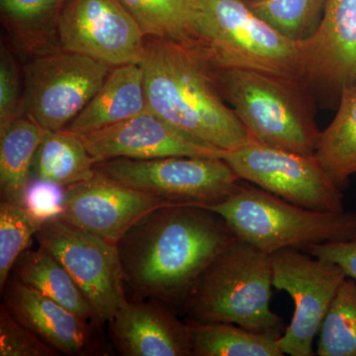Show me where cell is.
Masks as SVG:
<instances>
[{"label":"cell","mask_w":356,"mask_h":356,"mask_svg":"<svg viewBox=\"0 0 356 356\" xmlns=\"http://www.w3.org/2000/svg\"><path fill=\"white\" fill-rule=\"evenodd\" d=\"M236 238L214 211L170 205L143 218L117 248L125 281L134 289L182 306L205 269Z\"/></svg>","instance_id":"cell-1"},{"label":"cell","mask_w":356,"mask_h":356,"mask_svg":"<svg viewBox=\"0 0 356 356\" xmlns=\"http://www.w3.org/2000/svg\"><path fill=\"white\" fill-rule=\"evenodd\" d=\"M147 108L180 132L224 152L254 140L222 99L207 60L189 44L147 37Z\"/></svg>","instance_id":"cell-2"},{"label":"cell","mask_w":356,"mask_h":356,"mask_svg":"<svg viewBox=\"0 0 356 356\" xmlns=\"http://www.w3.org/2000/svg\"><path fill=\"white\" fill-rule=\"evenodd\" d=\"M327 0H248L250 10L281 35L305 41L317 30Z\"/></svg>","instance_id":"cell-26"},{"label":"cell","mask_w":356,"mask_h":356,"mask_svg":"<svg viewBox=\"0 0 356 356\" xmlns=\"http://www.w3.org/2000/svg\"><path fill=\"white\" fill-rule=\"evenodd\" d=\"M43 222L36 219L21 204L0 203V288H6L11 270Z\"/></svg>","instance_id":"cell-28"},{"label":"cell","mask_w":356,"mask_h":356,"mask_svg":"<svg viewBox=\"0 0 356 356\" xmlns=\"http://www.w3.org/2000/svg\"><path fill=\"white\" fill-rule=\"evenodd\" d=\"M315 156L343 189L356 175V86L341 91L336 116L321 131Z\"/></svg>","instance_id":"cell-23"},{"label":"cell","mask_w":356,"mask_h":356,"mask_svg":"<svg viewBox=\"0 0 356 356\" xmlns=\"http://www.w3.org/2000/svg\"><path fill=\"white\" fill-rule=\"evenodd\" d=\"M242 1H248V0H242Z\"/></svg>","instance_id":"cell-33"},{"label":"cell","mask_w":356,"mask_h":356,"mask_svg":"<svg viewBox=\"0 0 356 356\" xmlns=\"http://www.w3.org/2000/svg\"><path fill=\"white\" fill-rule=\"evenodd\" d=\"M312 255L334 262L356 282V238L343 242L318 243L304 250Z\"/></svg>","instance_id":"cell-32"},{"label":"cell","mask_w":356,"mask_h":356,"mask_svg":"<svg viewBox=\"0 0 356 356\" xmlns=\"http://www.w3.org/2000/svg\"><path fill=\"white\" fill-rule=\"evenodd\" d=\"M24 76L13 51H0V129L23 117Z\"/></svg>","instance_id":"cell-29"},{"label":"cell","mask_w":356,"mask_h":356,"mask_svg":"<svg viewBox=\"0 0 356 356\" xmlns=\"http://www.w3.org/2000/svg\"><path fill=\"white\" fill-rule=\"evenodd\" d=\"M210 67L222 99L255 142L315 154L321 131L308 83L259 70Z\"/></svg>","instance_id":"cell-4"},{"label":"cell","mask_w":356,"mask_h":356,"mask_svg":"<svg viewBox=\"0 0 356 356\" xmlns=\"http://www.w3.org/2000/svg\"><path fill=\"white\" fill-rule=\"evenodd\" d=\"M14 269L20 282L69 309L86 322L97 321L92 307L72 276L44 248L26 250L18 259Z\"/></svg>","instance_id":"cell-21"},{"label":"cell","mask_w":356,"mask_h":356,"mask_svg":"<svg viewBox=\"0 0 356 356\" xmlns=\"http://www.w3.org/2000/svg\"><path fill=\"white\" fill-rule=\"evenodd\" d=\"M57 351L11 315L0 308V356H55Z\"/></svg>","instance_id":"cell-30"},{"label":"cell","mask_w":356,"mask_h":356,"mask_svg":"<svg viewBox=\"0 0 356 356\" xmlns=\"http://www.w3.org/2000/svg\"><path fill=\"white\" fill-rule=\"evenodd\" d=\"M146 37L191 44L200 0H120Z\"/></svg>","instance_id":"cell-25"},{"label":"cell","mask_w":356,"mask_h":356,"mask_svg":"<svg viewBox=\"0 0 356 356\" xmlns=\"http://www.w3.org/2000/svg\"><path fill=\"white\" fill-rule=\"evenodd\" d=\"M112 69L60 49L29 58L23 67V117L46 131L64 130L95 97Z\"/></svg>","instance_id":"cell-8"},{"label":"cell","mask_w":356,"mask_h":356,"mask_svg":"<svg viewBox=\"0 0 356 356\" xmlns=\"http://www.w3.org/2000/svg\"><path fill=\"white\" fill-rule=\"evenodd\" d=\"M222 159L243 181L289 201L322 212H343V192L315 154H303L248 143L226 152Z\"/></svg>","instance_id":"cell-9"},{"label":"cell","mask_w":356,"mask_h":356,"mask_svg":"<svg viewBox=\"0 0 356 356\" xmlns=\"http://www.w3.org/2000/svg\"><path fill=\"white\" fill-rule=\"evenodd\" d=\"M318 356H356V282L346 278L337 290L318 334Z\"/></svg>","instance_id":"cell-27"},{"label":"cell","mask_w":356,"mask_h":356,"mask_svg":"<svg viewBox=\"0 0 356 356\" xmlns=\"http://www.w3.org/2000/svg\"><path fill=\"white\" fill-rule=\"evenodd\" d=\"M270 255L273 288L286 292L294 303L291 322L278 344L285 355H315L314 341L348 276L334 262L298 248H283Z\"/></svg>","instance_id":"cell-10"},{"label":"cell","mask_w":356,"mask_h":356,"mask_svg":"<svg viewBox=\"0 0 356 356\" xmlns=\"http://www.w3.org/2000/svg\"><path fill=\"white\" fill-rule=\"evenodd\" d=\"M65 189L62 185L31 178L26 188L23 206L41 222L62 216Z\"/></svg>","instance_id":"cell-31"},{"label":"cell","mask_w":356,"mask_h":356,"mask_svg":"<svg viewBox=\"0 0 356 356\" xmlns=\"http://www.w3.org/2000/svg\"><path fill=\"white\" fill-rule=\"evenodd\" d=\"M44 132L28 117L0 129V191L3 201L23 205L33 161Z\"/></svg>","instance_id":"cell-20"},{"label":"cell","mask_w":356,"mask_h":356,"mask_svg":"<svg viewBox=\"0 0 356 356\" xmlns=\"http://www.w3.org/2000/svg\"><path fill=\"white\" fill-rule=\"evenodd\" d=\"M96 170L168 202L204 208L226 200L243 181L222 158L117 159Z\"/></svg>","instance_id":"cell-7"},{"label":"cell","mask_w":356,"mask_h":356,"mask_svg":"<svg viewBox=\"0 0 356 356\" xmlns=\"http://www.w3.org/2000/svg\"><path fill=\"white\" fill-rule=\"evenodd\" d=\"M115 346L126 356L191 355L188 324L161 302L126 301L109 320Z\"/></svg>","instance_id":"cell-16"},{"label":"cell","mask_w":356,"mask_h":356,"mask_svg":"<svg viewBox=\"0 0 356 356\" xmlns=\"http://www.w3.org/2000/svg\"><path fill=\"white\" fill-rule=\"evenodd\" d=\"M207 209L220 215L236 238L268 254L356 238V212L308 209L247 181Z\"/></svg>","instance_id":"cell-6"},{"label":"cell","mask_w":356,"mask_h":356,"mask_svg":"<svg viewBox=\"0 0 356 356\" xmlns=\"http://www.w3.org/2000/svg\"><path fill=\"white\" fill-rule=\"evenodd\" d=\"M271 255L236 238L200 276L182 304L188 322L231 323L282 336L287 325L271 310Z\"/></svg>","instance_id":"cell-3"},{"label":"cell","mask_w":356,"mask_h":356,"mask_svg":"<svg viewBox=\"0 0 356 356\" xmlns=\"http://www.w3.org/2000/svg\"><path fill=\"white\" fill-rule=\"evenodd\" d=\"M3 305L58 353L83 355L88 348V322L19 280L9 284Z\"/></svg>","instance_id":"cell-17"},{"label":"cell","mask_w":356,"mask_h":356,"mask_svg":"<svg viewBox=\"0 0 356 356\" xmlns=\"http://www.w3.org/2000/svg\"><path fill=\"white\" fill-rule=\"evenodd\" d=\"M188 324L191 355L283 356L278 337L259 334L231 323Z\"/></svg>","instance_id":"cell-24"},{"label":"cell","mask_w":356,"mask_h":356,"mask_svg":"<svg viewBox=\"0 0 356 356\" xmlns=\"http://www.w3.org/2000/svg\"><path fill=\"white\" fill-rule=\"evenodd\" d=\"M96 161L76 133L46 131L33 161L31 178L67 187L96 175Z\"/></svg>","instance_id":"cell-22"},{"label":"cell","mask_w":356,"mask_h":356,"mask_svg":"<svg viewBox=\"0 0 356 356\" xmlns=\"http://www.w3.org/2000/svg\"><path fill=\"white\" fill-rule=\"evenodd\" d=\"M35 236L72 276L98 322H109L127 301L117 245L60 217L44 222Z\"/></svg>","instance_id":"cell-11"},{"label":"cell","mask_w":356,"mask_h":356,"mask_svg":"<svg viewBox=\"0 0 356 356\" xmlns=\"http://www.w3.org/2000/svg\"><path fill=\"white\" fill-rule=\"evenodd\" d=\"M146 40L120 0H69L58 21V49L111 67L140 64Z\"/></svg>","instance_id":"cell-12"},{"label":"cell","mask_w":356,"mask_h":356,"mask_svg":"<svg viewBox=\"0 0 356 356\" xmlns=\"http://www.w3.org/2000/svg\"><path fill=\"white\" fill-rule=\"evenodd\" d=\"M177 205L96 172L65 188V222L117 245L143 218L165 206Z\"/></svg>","instance_id":"cell-13"},{"label":"cell","mask_w":356,"mask_h":356,"mask_svg":"<svg viewBox=\"0 0 356 356\" xmlns=\"http://www.w3.org/2000/svg\"><path fill=\"white\" fill-rule=\"evenodd\" d=\"M145 77L140 64L113 67L86 108L65 130L86 134L110 127L146 111Z\"/></svg>","instance_id":"cell-18"},{"label":"cell","mask_w":356,"mask_h":356,"mask_svg":"<svg viewBox=\"0 0 356 356\" xmlns=\"http://www.w3.org/2000/svg\"><path fill=\"white\" fill-rule=\"evenodd\" d=\"M77 135L97 163L117 159L222 158L226 153L185 135L149 110L110 127Z\"/></svg>","instance_id":"cell-14"},{"label":"cell","mask_w":356,"mask_h":356,"mask_svg":"<svg viewBox=\"0 0 356 356\" xmlns=\"http://www.w3.org/2000/svg\"><path fill=\"white\" fill-rule=\"evenodd\" d=\"M67 1L0 0V20L13 48L29 58L58 50V21Z\"/></svg>","instance_id":"cell-19"},{"label":"cell","mask_w":356,"mask_h":356,"mask_svg":"<svg viewBox=\"0 0 356 356\" xmlns=\"http://www.w3.org/2000/svg\"><path fill=\"white\" fill-rule=\"evenodd\" d=\"M307 83L341 96L356 86V0H327L322 20L301 42Z\"/></svg>","instance_id":"cell-15"},{"label":"cell","mask_w":356,"mask_h":356,"mask_svg":"<svg viewBox=\"0 0 356 356\" xmlns=\"http://www.w3.org/2000/svg\"><path fill=\"white\" fill-rule=\"evenodd\" d=\"M189 46L214 67L259 70L307 83L301 42L281 35L242 0H200Z\"/></svg>","instance_id":"cell-5"}]
</instances>
